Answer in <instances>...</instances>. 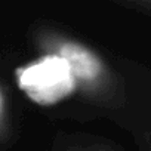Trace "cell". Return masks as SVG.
<instances>
[{"label": "cell", "instance_id": "obj_1", "mask_svg": "<svg viewBox=\"0 0 151 151\" xmlns=\"http://www.w3.org/2000/svg\"><path fill=\"white\" fill-rule=\"evenodd\" d=\"M17 79L19 88L40 105L55 104L79 86L68 62L55 52L21 67Z\"/></svg>", "mask_w": 151, "mask_h": 151}, {"label": "cell", "instance_id": "obj_2", "mask_svg": "<svg viewBox=\"0 0 151 151\" xmlns=\"http://www.w3.org/2000/svg\"><path fill=\"white\" fill-rule=\"evenodd\" d=\"M50 49L68 62L77 85L93 86L104 76V65L99 58L91 49L77 42L59 40L55 42Z\"/></svg>", "mask_w": 151, "mask_h": 151}, {"label": "cell", "instance_id": "obj_3", "mask_svg": "<svg viewBox=\"0 0 151 151\" xmlns=\"http://www.w3.org/2000/svg\"><path fill=\"white\" fill-rule=\"evenodd\" d=\"M129 6L138 8V9H141V11H148V12H151V2H148V3H142V2H139V3H132V5H129Z\"/></svg>", "mask_w": 151, "mask_h": 151}]
</instances>
